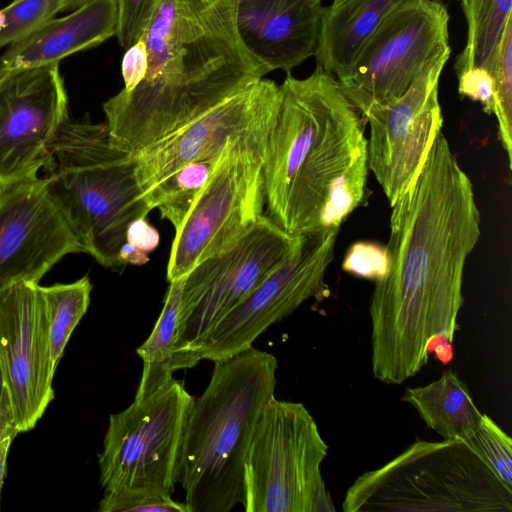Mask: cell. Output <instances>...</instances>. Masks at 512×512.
<instances>
[{
    "label": "cell",
    "instance_id": "cell-1",
    "mask_svg": "<svg viewBox=\"0 0 512 512\" xmlns=\"http://www.w3.org/2000/svg\"><path fill=\"white\" fill-rule=\"evenodd\" d=\"M388 267L370 301L371 366L401 384L454 341L467 257L481 235L473 185L442 131L416 177L391 206Z\"/></svg>",
    "mask_w": 512,
    "mask_h": 512
},
{
    "label": "cell",
    "instance_id": "cell-2",
    "mask_svg": "<svg viewBox=\"0 0 512 512\" xmlns=\"http://www.w3.org/2000/svg\"><path fill=\"white\" fill-rule=\"evenodd\" d=\"M140 38L143 79L103 104L112 143L130 155L268 74L239 39L235 0H158Z\"/></svg>",
    "mask_w": 512,
    "mask_h": 512
},
{
    "label": "cell",
    "instance_id": "cell-3",
    "mask_svg": "<svg viewBox=\"0 0 512 512\" xmlns=\"http://www.w3.org/2000/svg\"><path fill=\"white\" fill-rule=\"evenodd\" d=\"M263 165L266 215L291 236L339 230L370 195L364 116L319 65L287 73Z\"/></svg>",
    "mask_w": 512,
    "mask_h": 512
},
{
    "label": "cell",
    "instance_id": "cell-4",
    "mask_svg": "<svg viewBox=\"0 0 512 512\" xmlns=\"http://www.w3.org/2000/svg\"><path fill=\"white\" fill-rule=\"evenodd\" d=\"M213 363L182 442L178 482L189 512H229L243 504L247 450L276 387L278 360L271 353L250 347Z\"/></svg>",
    "mask_w": 512,
    "mask_h": 512
},
{
    "label": "cell",
    "instance_id": "cell-5",
    "mask_svg": "<svg viewBox=\"0 0 512 512\" xmlns=\"http://www.w3.org/2000/svg\"><path fill=\"white\" fill-rule=\"evenodd\" d=\"M43 168L46 189L84 253L105 268H120L129 224L151 212L134 158L112 143L105 123L67 118Z\"/></svg>",
    "mask_w": 512,
    "mask_h": 512
},
{
    "label": "cell",
    "instance_id": "cell-6",
    "mask_svg": "<svg viewBox=\"0 0 512 512\" xmlns=\"http://www.w3.org/2000/svg\"><path fill=\"white\" fill-rule=\"evenodd\" d=\"M345 512H511L512 488L464 441L416 440L356 478Z\"/></svg>",
    "mask_w": 512,
    "mask_h": 512
},
{
    "label": "cell",
    "instance_id": "cell-7",
    "mask_svg": "<svg viewBox=\"0 0 512 512\" xmlns=\"http://www.w3.org/2000/svg\"><path fill=\"white\" fill-rule=\"evenodd\" d=\"M327 453L328 445L307 408L272 397L246 454L244 510L335 511L321 474Z\"/></svg>",
    "mask_w": 512,
    "mask_h": 512
},
{
    "label": "cell",
    "instance_id": "cell-8",
    "mask_svg": "<svg viewBox=\"0 0 512 512\" xmlns=\"http://www.w3.org/2000/svg\"><path fill=\"white\" fill-rule=\"evenodd\" d=\"M272 129L238 137L224 148L175 230L166 272L169 283L232 248L264 214L263 165Z\"/></svg>",
    "mask_w": 512,
    "mask_h": 512
},
{
    "label": "cell",
    "instance_id": "cell-9",
    "mask_svg": "<svg viewBox=\"0 0 512 512\" xmlns=\"http://www.w3.org/2000/svg\"><path fill=\"white\" fill-rule=\"evenodd\" d=\"M194 397L172 378L155 392L135 397L111 414L98 454L105 493H143L172 497L186 421Z\"/></svg>",
    "mask_w": 512,
    "mask_h": 512
},
{
    "label": "cell",
    "instance_id": "cell-10",
    "mask_svg": "<svg viewBox=\"0 0 512 512\" xmlns=\"http://www.w3.org/2000/svg\"><path fill=\"white\" fill-rule=\"evenodd\" d=\"M449 20L441 0H406L383 19L336 78L364 118L400 98L429 61L451 50Z\"/></svg>",
    "mask_w": 512,
    "mask_h": 512
},
{
    "label": "cell",
    "instance_id": "cell-11",
    "mask_svg": "<svg viewBox=\"0 0 512 512\" xmlns=\"http://www.w3.org/2000/svg\"><path fill=\"white\" fill-rule=\"evenodd\" d=\"M296 237L263 214L232 248L196 265L184 277L179 348L194 353L214 327L286 258Z\"/></svg>",
    "mask_w": 512,
    "mask_h": 512
},
{
    "label": "cell",
    "instance_id": "cell-12",
    "mask_svg": "<svg viewBox=\"0 0 512 512\" xmlns=\"http://www.w3.org/2000/svg\"><path fill=\"white\" fill-rule=\"evenodd\" d=\"M338 231L298 235L286 258L193 351L198 358L216 362L249 349L272 324L319 295Z\"/></svg>",
    "mask_w": 512,
    "mask_h": 512
},
{
    "label": "cell",
    "instance_id": "cell-13",
    "mask_svg": "<svg viewBox=\"0 0 512 512\" xmlns=\"http://www.w3.org/2000/svg\"><path fill=\"white\" fill-rule=\"evenodd\" d=\"M451 50L429 61L396 101L372 108L365 119L368 167L392 206L419 173L442 131L438 86Z\"/></svg>",
    "mask_w": 512,
    "mask_h": 512
},
{
    "label": "cell",
    "instance_id": "cell-14",
    "mask_svg": "<svg viewBox=\"0 0 512 512\" xmlns=\"http://www.w3.org/2000/svg\"><path fill=\"white\" fill-rule=\"evenodd\" d=\"M280 86L261 78L176 132L131 155L142 193L184 165L217 158L232 140L271 130Z\"/></svg>",
    "mask_w": 512,
    "mask_h": 512
},
{
    "label": "cell",
    "instance_id": "cell-15",
    "mask_svg": "<svg viewBox=\"0 0 512 512\" xmlns=\"http://www.w3.org/2000/svg\"><path fill=\"white\" fill-rule=\"evenodd\" d=\"M67 105L58 65L0 75V185L37 176Z\"/></svg>",
    "mask_w": 512,
    "mask_h": 512
},
{
    "label": "cell",
    "instance_id": "cell-16",
    "mask_svg": "<svg viewBox=\"0 0 512 512\" xmlns=\"http://www.w3.org/2000/svg\"><path fill=\"white\" fill-rule=\"evenodd\" d=\"M0 366L18 431L32 429L54 398L55 369L39 284L0 288Z\"/></svg>",
    "mask_w": 512,
    "mask_h": 512
},
{
    "label": "cell",
    "instance_id": "cell-17",
    "mask_svg": "<svg viewBox=\"0 0 512 512\" xmlns=\"http://www.w3.org/2000/svg\"><path fill=\"white\" fill-rule=\"evenodd\" d=\"M84 252L43 178L0 185V288L36 283L64 256Z\"/></svg>",
    "mask_w": 512,
    "mask_h": 512
},
{
    "label": "cell",
    "instance_id": "cell-18",
    "mask_svg": "<svg viewBox=\"0 0 512 512\" xmlns=\"http://www.w3.org/2000/svg\"><path fill=\"white\" fill-rule=\"evenodd\" d=\"M323 7L321 0H235L237 34L268 73H289L315 56Z\"/></svg>",
    "mask_w": 512,
    "mask_h": 512
},
{
    "label": "cell",
    "instance_id": "cell-19",
    "mask_svg": "<svg viewBox=\"0 0 512 512\" xmlns=\"http://www.w3.org/2000/svg\"><path fill=\"white\" fill-rule=\"evenodd\" d=\"M117 0H89L67 16L51 18L0 56V75L58 65L79 51L96 47L116 35Z\"/></svg>",
    "mask_w": 512,
    "mask_h": 512
},
{
    "label": "cell",
    "instance_id": "cell-20",
    "mask_svg": "<svg viewBox=\"0 0 512 512\" xmlns=\"http://www.w3.org/2000/svg\"><path fill=\"white\" fill-rule=\"evenodd\" d=\"M406 0H344L324 6L315 54L317 65L335 78L352 64L383 19Z\"/></svg>",
    "mask_w": 512,
    "mask_h": 512
},
{
    "label": "cell",
    "instance_id": "cell-21",
    "mask_svg": "<svg viewBox=\"0 0 512 512\" xmlns=\"http://www.w3.org/2000/svg\"><path fill=\"white\" fill-rule=\"evenodd\" d=\"M401 401L410 404L426 426L443 440L467 442L480 426L483 413L475 405L467 384L447 370L439 379L406 388Z\"/></svg>",
    "mask_w": 512,
    "mask_h": 512
},
{
    "label": "cell",
    "instance_id": "cell-22",
    "mask_svg": "<svg viewBox=\"0 0 512 512\" xmlns=\"http://www.w3.org/2000/svg\"><path fill=\"white\" fill-rule=\"evenodd\" d=\"M184 277L170 282L163 308L148 338L136 349L143 361L142 376L135 397L155 392L166 385L173 373L193 368L200 359L178 346L179 314Z\"/></svg>",
    "mask_w": 512,
    "mask_h": 512
},
{
    "label": "cell",
    "instance_id": "cell-23",
    "mask_svg": "<svg viewBox=\"0 0 512 512\" xmlns=\"http://www.w3.org/2000/svg\"><path fill=\"white\" fill-rule=\"evenodd\" d=\"M459 1L467 23V38L455 60L456 75L475 67L490 72L493 55L512 17V0Z\"/></svg>",
    "mask_w": 512,
    "mask_h": 512
},
{
    "label": "cell",
    "instance_id": "cell-24",
    "mask_svg": "<svg viewBox=\"0 0 512 512\" xmlns=\"http://www.w3.org/2000/svg\"><path fill=\"white\" fill-rule=\"evenodd\" d=\"M91 291L87 276L68 284L39 285L48 323L50 359L55 370L72 332L88 309Z\"/></svg>",
    "mask_w": 512,
    "mask_h": 512
},
{
    "label": "cell",
    "instance_id": "cell-25",
    "mask_svg": "<svg viewBox=\"0 0 512 512\" xmlns=\"http://www.w3.org/2000/svg\"><path fill=\"white\" fill-rule=\"evenodd\" d=\"M220 155L214 159L190 162L154 185L143 194L150 210L157 208L160 217L177 230L208 181Z\"/></svg>",
    "mask_w": 512,
    "mask_h": 512
},
{
    "label": "cell",
    "instance_id": "cell-26",
    "mask_svg": "<svg viewBox=\"0 0 512 512\" xmlns=\"http://www.w3.org/2000/svg\"><path fill=\"white\" fill-rule=\"evenodd\" d=\"M491 74L494 82V109L499 139L512 168V17L507 21L493 55Z\"/></svg>",
    "mask_w": 512,
    "mask_h": 512
},
{
    "label": "cell",
    "instance_id": "cell-27",
    "mask_svg": "<svg viewBox=\"0 0 512 512\" xmlns=\"http://www.w3.org/2000/svg\"><path fill=\"white\" fill-rule=\"evenodd\" d=\"M5 23L0 30V49L37 30L60 12V0H13L2 9Z\"/></svg>",
    "mask_w": 512,
    "mask_h": 512
},
{
    "label": "cell",
    "instance_id": "cell-28",
    "mask_svg": "<svg viewBox=\"0 0 512 512\" xmlns=\"http://www.w3.org/2000/svg\"><path fill=\"white\" fill-rule=\"evenodd\" d=\"M466 443L512 488V439L489 416Z\"/></svg>",
    "mask_w": 512,
    "mask_h": 512
},
{
    "label": "cell",
    "instance_id": "cell-29",
    "mask_svg": "<svg viewBox=\"0 0 512 512\" xmlns=\"http://www.w3.org/2000/svg\"><path fill=\"white\" fill-rule=\"evenodd\" d=\"M101 512H189L187 505L172 497L143 493H105L99 502Z\"/></svg>",
    "mask_w": 512,
    "mask_h": 512
},
{
    "label": "cell",
    "instance_id": "cell-30",
    "mask_svg": "<svg viewBox=\"0 0 512 512\" xmlns=\"http://www.w3.org/2000/svg\"><path fill=\"white\" fill-rule=\"evenodd\" d=\"M387 267L386 246L366 241L353 243L342 262L345 272L375 282L385 276Z\"/></svg>",
    "mask_w": 512,
    "mask_h": 512
},
{
    "label": "cell",
    "instance_id": "cell-31",
    "mask_svg": "<svg viewBox=\"0 0 512 512\" xmlns=\"http://www.w3.org/2000/svg\"><path fill=\"white\" fill-rule=\"evenodd\" d=\"M158 0H117L116 37L123 49L129 48L143 35Z\"/></svg>",
    "mask_w": 512,
    "mask_h": 512
},
{
    "label": "cell",
    "instance_id": "cell-32",
    "mask_svg": "<svg viewBox=\"0 0 512 512\" xmlns=\"http://www.w3.org/2000/svg\"><path fill=\"white\" fill-rule=\"evenodd\" d=\"M457 78L459 94L472 101L480 102L486 114H493L494 82L492 74L483 67H475L458 74Z\"/></svg>",
    "mask_w": 512,
    "mask_h": 512
},
{
    "label": "cell",
    "instance_id": "cell-33",
    "mask_svg": "<svg viewBox=\"0 0 512 512\" xmlns=\"http://www.w3.org/2000/svg\"><path fill=\"white\" fill-rule=\"evenodd\" d=\"M147 68V51L143 40L125 49L121 62V73L124 82L123 89L132 90L144 77Z\"/></svg>",
    "mask_w": 512,
    "mask_h": 512
},
{
    "label": "cell",
    "instance_id": "cell-34",
    "mask_svg": "<svg viewBox=\"0 0 512 512\" xmlns=\"http://www.w3.org/2000/svg\"><path fill=\"white\" fill-rule=\"evenodd\" d=\"M126 242L149 255L158 247L160 235L146 218H138L129 224L126 231Z\"/></svg>",
    "mask_w": 512,
    "mask_h": 512
},
{
    "label": "cell",
    "instance_id": "cell-35",
    "mask_svg": "<svg viewBox=\"0 0 512 512\" xmlns=\"http://www.w3.org/2000/svg\"><path fill=\"white\" fill-rule=\"evenodd\" d=\"M149 261V255L140 251L132 244L125 242L119 251V262L121 267L128 264L142 266Z\"/></svg>",
    "mask_w": 512,
    "mask_h": 512
},
{
    "label": "cell",
    "instance_id": "cell-36",
    "mask_svg": "<svg viewBox=\"0 0 512 512\" xmlns=\"http://www.w3.org/2000/svg\"><path fill=\"white\" fill-rule=\"evenodd\" d=\"M89 0H60V12L75 10Z\"/></svg>",
    "mask_w": 512,
    "mask_h": 512
},
{
    "label": "cell",
    "instance_id": "cell-37",
    "mask_svg": "<svg viewBox=\"0 0 512 512\" xmlns=\"http://www.w3.org/2000/svg\"><path fill=\"white\" fill-rule=\"evenodd\" d=\"M5 390H6V387H5L3 373L1 370V366H0V404H1Z\"/></svg>",
    "mask_w": 512,
    "mask_h": 512
},
{
    "label": "cell",
    "instance_id": "cell-38",
    "mask_svg": "<svg viewBox=\"0 0 512 512\" xmlns=\"http://www.w3.org/2000/svg\"><path fill=\"white\" fill-rule=\"evenodd\" d=\"M5 23V15L2 9H0V30L3 28Z\"/></svg>",
    "mask_w": 512,
    "mask_h": 512
},
{
    "label": "cell",
    "instance_id": "cell-39",
    "mask_svg": "<svg viewBox=\"0 0 512 512\" xmlns=\"http://www.w3.org/2000/svg\"><path fill=\"white\" fill-rule=\"evenodd\" d=\"M343 1L344 0H333L331 4L336 5V4H339V3L343 2Z\"/></svg>",
    "mask_w": 512,
    "mask_h": 512
},
{
    "label": "cell",
    "instance_id": "cell-40",
    "mask_svg": "<svg viewBox=\"0 0 512 512\" xmlns=\"http://www.w3.org/2000/svg\"><path fill=\"white\" fill-rule=\"evenodd\" d=\"M1 486H2V484H1V482H0V491H1Z\"/></svg>",
    "mask_w": 512,
    "mask_h": 512
}]
</instances>
